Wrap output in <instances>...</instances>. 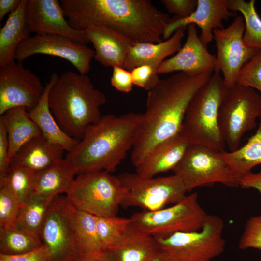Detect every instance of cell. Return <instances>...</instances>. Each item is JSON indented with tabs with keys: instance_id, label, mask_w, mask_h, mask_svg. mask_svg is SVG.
<instances>
[{
	"instance_id": "obj_1",
	"label": "cell",
	"mask_w": 261,
	"mask_h": 261,
	"mask_svg": "<svg viewBox=\"0 0 261 261\" xmlns=\"http://www.w3.org/2000/svg\"><path fill=\"white\" fill-rule=\"evenodd\" d=\"M212 74V71L178 72L160 79L147 91L131 150L134 167L157 145L180 132L190 102Z\"/></svg>"
},
{
	"instance_id": "obj_2",
	"label": "cell",
	"mask_w": 261,
	"mask_h": 261,
	"mask_svg": "<svg viewBox=\"0 0 261 261\" xmlns=\"http://www.w3.org/2000/svg\"><path fill=\"white\" fill-rule=\"evenodd\" d=\"M65 17L74 29L106 25L135 43L162 42L170 18L149 0H60Z\"/></svg>"
},
{
	"instance_id": "obj_3",
	"label": "cell",
	"mask_w": 261,
	"mask_h": 261,
	"mask_svg": "<svg viewBox=\"0 0 261 261\" xmlns=\"http://www.w3.org/2000/svg\"><path fill=\"white\" fill-rule=\"evenodd\" d=\"M141 115L107 114L88 126L82 139L65 157L74 166L77 174L114 172L132 148Z\"/></svg>"
},
{
	"instance_id": "obj_4",
	"label": "cell",
	"mask_w": 261,
	"mask_h": 261,
	"mask_svg": "<svg viewBox=\"0 0 261 261\" xmlns=\"http://www.w3.org/2000/svg\"><path fill=\"white\" fill-rule=\"evenodd\" d=\"M105 95L96 89L86 74L64 72L48 96L51 112L61 130L69 136L81 140L87 128L98 122Z\"/></svg>"
},
{
	"instance_id": "obj_5",
	"label": "cell",
	"mask_w": 261,
	"mask_h": 261,
	"mask_svg": "<svg viewBox=\"0 0 261 261\" xmlns=\"http://www.w3.org/2000/svg\"><path fill=\"white\" fill-rule=\"evenodd\" d=\"M228 89L220 72L215 71L209 80L193 97L181 130L191 144L224 151L226 144L218 119L219 110Z\"/></svg>"
},
{
	"instance_id": "obj_6",
	"label": "cell",
	"mask_w": 261,
	"mask_h": 261,
	"mask_svg": "<svg viewBox=\"0 0 261 261\" xmlns=\"http://www.w3.org/2000/svg\"><path fill=\"white\" fill-rule=\"evenodd\" d=\"M126 194L117 176L102 171L78 174L65 196L76 210L112 217L117 215Z\"/></svg>"
},
{
	"instance_id": "obj_7",
	"label": "cell",
	"mask_w": 261,
	"mask_h": 261,
	"mask_svg": "<svg viewBox=\"0 0 261 261\" xmlns=\"http://www.w3.org/2000/svg\"><path fill=\"white\" fill-rule=\"evenodd\" d=\"M224 225L219 217L208 215L199 231L156 238L160 251L170 261H212L224 251Z\"/></svg>"
},
{
	"instance_id": "obj_8",
	"label": "cell",
	"mask_w": 261,
	"mask_h": 261,
	"mask_svg": "<svg viewBox=\"0 0 261 261\" xmlns=\"http://www.w3.org/2000/svg\"><path fill=\"white\" fill-rule=\"evenodd\" d=\"M207 215L199 203L198 193L194 192L171 206L154 211L142 210L130 218L136 229L162 238L178 232L200 230Z\"/></svg>"
},
{
	"instance_id": "obj_9",
	"label": "cell",
	"mask_w": 261,
	"mask_h": 261,
	"mask_svg": "<svg viewBox=\"0 0 261 261\" xmlns=\"http://www.w3.org/2000/svg\"><path fill=\"white\" fill-rule=\"evenodd\" d=\"M261 116V95L254 89L235 84L228 88L220 107L218 124L230 151L240 147L244 134L257 126Z\"/></svg>"
},
{
	"instance_id": "obj_10",
	"label": "cell",
	"mask_w": 261,
	"mask_h": 261,
	"mask_svg": "<svg viewBox=\"0 0 261 261\" xmlns=\"http://www.w3.org/2000/svg\"><path fill=\"white\" fill-rule=\"evenodd\" d=\"M222 152L205 145L190 144L173 171L181 178L187 192L215 183L230 187L239 186L240 179L226 162Z\"/></svg>"
},
{
	"instance_id": "obj_11",
	"label": "cell",
	"mask_w": 261,
	"mask_h": 261,
	"mask_svg": "<svg viewBox=\"0 0 261 261\" xmlns=\"http://www.w3.org/2000/svg\"><path fill=\"white\" fill-rule=\"evenodd\" d=\"M117 177L126 190L120 206L125 208L138 207L143 210L156 211L181 201L188 192L181 178L175 174L144 177L137 173L125 172Z\"/></svg>"
},
{
	"instance_id": "obj_12",
	"label": "cell",
	"mask_w": 261,
	"mask_h": 261,
	"mask_svg": "<svg viewBox=\"0 0 261 261\" xmlns=\"http://www.w3.org/2000/svg\"><path fill=\"white\" fill-rule=\"evenodd\" d=\"M76 212L66 196L53 199L39 234L48 261H75L81 255L75 235Z\"/></svg>"
},
{
	"instance_id": "obj_13",
	"label": "cell",
	"mask_w": 261,
	"mask_h": 261,
	"mask_svg": "<svg viewBox=\"0 0 261 261\" xmlns=\"http://www.w3.org/2000/svg\"><path fill=\"white\" fill-rule=\"evenodd\" d=\"M36 54L61 58L68 61L79 73L86 74L95 55L94 49L62 35L36 34L23 41L17 47L14 59L22 62Z\"/></svg>"
},
{
	"instance_id": "obj_14",
	"label": "cell",
	"mask_w": 261,
	"mask_h": 261,
	"mask_svg": "<svg viewBox=\"0 0 261 261\" xmlns=\"http://www.w3.org/2000/svg\"><path fill=\"white\" fill-rule=\"evenodd\" d=\"M245 23L242 16H236L227 28L213 30L217 48L214 71L221 72L228 88L237 84L240 71L258 49L246 46L243 41Z\"/></svg>"
},
{
	"instance_id": "obj_15",
	"label": "cell",
	"mask_w": 261,
	"mask_h": 261,
	"mask_svg": "<svg viewBox=\"0 0 261 261\" xmlns=\"http://www.w3.org/2000/svg\"><path fill=\"white\" fill-rule=\"evenodd\" d=\"M39 78L22 62L15 61L0 67V116L23 107L28 111L38 103L44 91Z\"/></svg>"
},
{
	"instance_id": "obj_16",
	"label": "cell",
	"mask_w": 261,
	"mask_h": 261,
	"mask_svg": "<svg viewBox=\"0 0 261 261\" xmlns=\"http://www.w3.org/2000/svg\"><path fill=\"white\" fill-rule=\"evenodd\" d=\"M25 15L30 33L58 34L83 44L90 43L84 30L74 29L65 19L60 1L27 0Z\"/></svg>"
},
{
	"instance_id": "obj_17",
	"label": "cell",
	"mask_w": 261,
	"mask_h": 261,
	"mask_svg": "<svg viewBox=\"0 0 261 261\" xmlns=\"http://www.w3.org/2000/svg\"><path fill=\"white\" fill-rule=\"evenodd\" d=\"M236 16V13L227 8L226 0H198L196 9L189 16L179 18L175 16L170 19L162 38L167 40L179 28L194 24L201 29L199 38L207 47L214 39L213 30L224 28L222 21Z\"/></svg>"
},
{
	"instance_id": "obj_18",
	"label": "cell",
	"mask_w": 261,
	"mask_h": 261,
	"mask_svg": "<svg viewBox=\"0 0 261 261\" xmlns=\"http://www.w3.org/2000/svg\"><path fill=\"white\" fill-rule=\"evenodd\" d=\"M185 43L176 54L165 59L159 66L157 73L174 72L198 73L214 71L216 57L207 50L198 36L196 25H189Z\"/></svg>"
},
{
	"instance_id": "obj_19",
	"label": "cell",
	"mask_w": 261,
	"mask_h": 261,
	"mask_svg": "<svg viewBox=\"0 0 261 261\" xmlns=\"http://www.w3.org/2000/svg\"><path fill=\"white\" fill-rule=\"evenodd\" d=\"M85 33L94 47V58L105 67L124 68L127 54L136 43L127 36L103 24L90 26Z\"/></svg>"
},
{
	"instance_id": "obj_20",
	"label": "cell",
	"mask_w": 261,
	"mask_h": 261,
	"mask_svg": "<svg viewBox=\"0 0 261 261\" xmlns=\"http://www.w3.org/2000/svg\"><path fill=\"white\" fill-rule=\"evenodd\" d=\"M180 131L172 137L157 145L136 166V173L144 177L172 170L178 165L190 145Z\"/></svg>"
},
{
	"instance_id": "obj_21",
	"label": "cell",
	"mask_w": 261,
	"mask_h": 261,
	"mask_svg": "<svg viewBox=\"0 0 261 261\" xmlns=\"http://www.w3.org/2000/svg\"><path fill=\"white\" fill-rule=\"evenodd\" d=\"M185 29L179 28L170 38L160 43H135L127 54L124 68L131 71L138 66L149 65L157 72L165 58L177 53L182 47Z\"/></svg>"
},
{
	"instance_id": "obj_22",
	"label": "cell",
	"mask_w": 261,
	"mask_h": 261,
	"mask_svg": "<svg viewBox=\"0 0 261 261\" xmlns=\"http://www.w3.org/2000/svg\"><path fill=\"white\" fill-rule=\"evenodd\" d=\"M64 150L61 146L51 143L41 133L19 149L11 160L10 164L38 172L63 159Z\"/></svg>"
},
{
	"instance_id": "obj_23",
	"label": "cell",
	"mask_w": 261,
	"mask_h": 261,
	"mask_svg": "<svg viewBox=\"0 0 261 261\" xmlns=\"http://www.w3.org/2000/svg\"><path fill=\"white\" fill-rule=\"evenodd\" d=\"M58 78V75L56 73L51 75L40 101L33 109L28 111V115L46 139L51 143L61 146L68 152L74 148L80 140L69 136L61 130L50 109L49 94Z\"/></svg>"
},
{
	"instance_id": "obj_24",
	"label": "cell",
	"mask_w": 261,
	"mask_h": 261,
	"mask_svg": "<svg viewBox=\"0 0 261 261\" xmlns=\"http://www.w3.org/2000/svg\"><path fill=\"white\" fill-rule=\"evenodd\" d=\"M77 174L73 164L66 158L35 174L31 194L53 198L66 194Z\"/></svg>"
},
{
	"instance_id": "obj_25",
	"label": "cell",
	"mask_w": 261,
	"mask_h": 261,
	"mask_svg": "<svg viewBox=\"0 0 261 261\" xmlns=\"http://www.w3.org/2000/svg\"><path fill=\"white\" fill-rule=\"evenodd\" d=\"M106 251L114 261H149L160 252L155 237L132 225L126 237Z\"/></svg>"
},
{
	"instance_id": "obj_26",
	"label": "cell",
	"mask_w": 261,
	"mask_h": 261,
	"mask_svg": "<svg viewBox=\"0 0 261 261\" xmlns=\"http://www.w3.org/2000/svg\"><path fill=\"white\" fill-rule=\"evenodd\" d=\"M27 0H21L17 8L12 12L0 29V67L14 60L19 45L30 37L27 25L25 8Z\"/></svg>"
},
{
	"instance_id": "obj_27",
	"label": "cell",
	"mask_w": 261,
	"mask_h": 261,
	"mask_svg": "<svg viewBox=\"0 0 261 261\" xmlns=\"http://www.w3.org/2000/svg\"><path fill=\"white\" fill-rule=\"evenodd\" d=\"M0 119L7 133L10 160L23 145L42 133L24 108L11 109L0 116Z\"/></svg>"
},
{
	"instance_id": "obj_28",
	"label": "cell",
	"mask_w": 261,
	"mask_h": 261,
	"mask_svg": "<svg viewBox=\"0 0 261 261\" xmlns=\"http://www.w3.org/2000/svg\"><path fill=\"white\" fill-rule=\"evenodd\" d=\"M222 156L232 170L241 180L252 168L261 164V116L258 128L243 146L233 151H222Z\"/></svg>"
},
{
	"instance_id": "obj_29",
	"label": "cell",
	"mask_w": 261,
	"mask_h": 261,
	"mask_svg": "<svg viewBox=\"0 0 261 261\" xmlns=\"http://www.w3.org/2000/svg\"><path fill=\"white\" fill-rule=\"evenodd\" d=\"M43 245L40 236L14 225L0 227V253L14 255L28 252Z\"/></svg>"
},
{
	"instance_id": "obj_30",
	"label": "cell",
	"mask_w": 261,
	"mask_h": 261,
	"mask_svg": "<svg viewBox=\"0 0 261 261\" xmlns=\"http://www.w3.org/2000/svg\"><path fill=\"white\" fill-rule=\"evenodd\" d=\"M53 198L30 195L21 205L14 225L39 235Z\"/></svg>"
},
{
	"instance_id": "obj_31",
	"label": "cell",
	"mask_w": 261,
	"mask_h": 261,
	"mask_svg": "<svg viewBox=\"0 0 261 261\" xmlns=\"http://www.w3.org/2000/svg\"><path fill=\"white\" fill-rule=\"evenodd\" d=\"M227 8L242 14L245 23L243 41L251 48L261 49V19L255 8V0H226Z\"/></svg>"
},
{
	"instance_id": "obj_32",
	"label": "cell",
	"mask_w": 261,
	"mask_h": 261,
	"mask_svg": "<svg viewBox=\"0 0 261 261\" xmlns=\"http://www.w3.org/2000/svg\"><path fill=\"white\" fill-rule=\"evenodd\" d=\"M75 230L76 242L81 253H100L104 251L97 230L96 216L76 210Z\"/></svg>"
},
{
	"instance_id": "obj_33",
	"label": "cell",
	"mask_w": 261,
	"mask_h": 261,
	"mask_svg": "<svg viewBox=\"0 0 261 261\" xmlns=\"http://www.w3.org/2000/svg\"><path fill=\"white\" fill-rule=\"evenodd\" d=\"M96 228L103 250L116 246L127 235L131 226V218L116 216L96 217Z\"/></svg>"
},
{
	"instance_id": "obj_34",
	"label": "cell",
	"mask_w": 261,
	"mask_h": 261,
	"mask_svg": "<svg viewBox=\"0 0 261 261\" xmlns=\"http://www.w3.org/2000/svg\"><path fill=\"white\" fill-rule=\"evenodd\" d=\"M35 173L23 167L10 164L0 186H5L15 197L20 206L31 195Z\"/></svg>"
},
{
	"instance_id": "obj_35",
	"label": "cell",
	"mask_w": 261,
	"mask_h": 261,
	"mask_svg": "<svg viewBox=\"0 0 261 261\" xmlns=\"http://www.w3.org/2000/svg\"><path fill=\"white\" fill-rule=\"evenodd\" d=\"M237 84L261 92V49H258L251 59L241 68Z\"/></svg>"
},
{
	"instance_id": "obj_36",
	"label": "cell",
	"mask_w": 261,
	"mask_h": 261,
	"mask_svg": "<svg viewBox=\"0 0 261 261\" xmlns=\"http://www.w3.org/2000/svg\"><path fill=\"white\" fill-rule=\"evenodd\" d=\"M20 204L4 185L0 186V227L14 225Z\"/></svg>"
},
{
	"instance_id": "obj_37",
	"label": "cell",
	"mask_w": 261,
	"mask_h": 261,
	"mask_svg": "<svg viewBox=\"0 0 261 261\" xmlns=\"http://www.w3.org/2000/svg\"><path fill=\"white\" fill-rule=\"evenodd\" d=\"M238 247L242 250L253 248L261 250V214L247 220Z\"/></svg>"
},
{
	"instance_id": "obj_38",
	"label": "cell",
	"mask_w": 261,
	"mask_h": 261,
	"mask_svg": "<svg viewBox=\"0 0 261 261\" xmlns=\"http://www.w3.org/2000/svg\"><path fill=\"white\" fill-rule=\"evenodd\" d=\"M130 72L133 85L147 91L152 89L160 79L157 71L149 65L138 66Z\"/></svg>"
},
{
	"instance_id": "obj_39",
	"label": "cell",
	"mask_w": 261,
	"mask_h": 261,
	"mask_svg": "<svg viewBox=\"0 0 261 261\" xmlns=\"http://www.w3.org/2000/svg\"><path fill=\"white\" fill-rule=\"evenodd\" d=\"M161 2L168 13L175 14L179 18L189 16L198 4V0H162Z\"/></svg>"
},
{
	"instance_id": "obj_40",
	"label": "cell",
	"mask_w": 261,
	"mask_h": 261,
	"mask_svg": "<svg viewBox=\"0 0 261 261\" xmlns=\"http://www.w3.org/2000/svg\"><path fill=\"white\" fill-rule=\"evenodd\" d=\"M110 82L116 90L124 93L130 92L134 85L131 72L118 66L113 67Z\"/></svg>"
},
{
	"instance_id": "obj_41",
	"label": "cell",
	"mask_w": 261,
	"mask_h": 261,
	"mask_svg": "<svg viewBox=\"0 0 261 261\" xmlns=\"http://www.w3.org/2000/svg\"><path fill=\"white\" fill-rule=\"evenodd\" d=\"M10 164L7 133L3 122L0 119V181L6 175Z\"/></svg>"
},
{
	"instance_id": "obj_42",
	"label": "cell",
	"mask_w": 261,
	"mask_h": 261,
	"mask_svg": "<svg viewBox=\"0 0 261 261\" xmlns=\"http://www.w3.org/2000/svg\"><path fill=\"white\" fill-rule=\"evenodd\" d=\"M48 253L44 245L32 251L18 255L0 253V261H48Z\"/></svg>"
},
{
	"instance_id": "obj_43",
	"label": "cell",
	"mask_w": 261,
	"mask_h": 261,
	"mask_svg": "<svg viewBox=\"0 0 261 261\" xmlns=\"http://www.w3.org/2000/svg\"><path fill=\"white\" fill-rule=\"evenodd\" d=\"M239 186L244 188H254L261 193V170L246 174L241 178Z\"/></svg>"
},
{
	"instance_id": "obj_44",
	"label": "cell",
	"mask_w": 261,
	"mask_h": 261,
	"mask_svg": "<svg viewBox=\"0 0 261 261\" xmlns=\"http://www.w3.org/2000/svg\"><path fill=\"white\" fill-rule=\"evenodd\" d=\"M75 261H114L112 257L106 250L100 253H81Z\"/></svg>"
},
{
	"instance_id": "obj_45",
	"label": "cell",
	"mask_w": 261,
	"mask_h": 261,
	"mask_svg": "<svg viewBox=\"0 0 261 261\" xmlns=\"http://www.w3.org/2000/svg\"><path fill=\"white\" fill-rule=\"evenodd\" d=\"M21 0H0V21L7 14L16 10Z\"/></svg>"
},
{
	"instance_id": "obj_46",
	"label": "cell",
	"mask_w": 261,
	"mask_h": 261,
	"mask_svg": "<svg viewBox=\"0 0 261 261\" xmlns=\"http://www.w3.org/2000/svg\"><path fill=\"white\" fill-rule=\"evenodd\" d=\"M149 261H170L161 251Z\"/></svg>"
}]
</instances>
